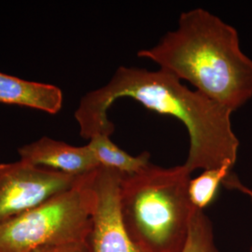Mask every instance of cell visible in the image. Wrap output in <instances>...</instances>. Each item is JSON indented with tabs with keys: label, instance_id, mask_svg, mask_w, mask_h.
I'll list each match as a JSON object with an SVG mask.
<instances>
[{
	"label": "cell",
	"instance_id": "cell-4",
	"mask_svg": "<svg viewBox=\"0 0 252 252\" xmlns=\"http://www.w3.org/2000/svg\"><path fill=\"white\" fill-rule=\"evenodd\" d=\"M89 174L81 176L71 189L0 222V252H36L49 246L89 240L94 207Z\"/></svg>",
	"mask_w": 252,
	"mask_h": 252
},
{
	"label": "cell",
	"instance_id": "cell-6",
	"mask_svg": "<svg viewBox=\"0 0 252 252\" xmlns=\"http://www.w3.org/2000/svg\"><path fill=\"white\" fill-rule=\"evenodd\" d=\"M123 174L98 167L89 174L94 193L92 252H143L135 245L123 224L120 210V184Z\"/></svg>",
	"mask_w": 252,
	"mask_h": 252
},
{
	"label": "cell",
	"instance_id": "cell-1",
	"mask_svg": "<svg viewBox=\"0 0 252 252\" xmlns=\"http://www.w3.org/2000/svg\"><path fill=\"white\" fill-rule=\"evenodd\" d=\"M121 98L135 100L185 126L189 147L183 165L190 174L236 162L239 140L232 127L233 111L190 90L162 69L120 66L105 86L81 98L74 114L80 135L89 140L96 135L111 136L115 127L108 119V110Z\"/></svg>",
	"mask_w": 252,
	"mask_h": 252
},
{
	"label": "cell",
	"instance_id": "cell-10",
	"mask_svg": "<svg viewBox=\"0 0 252 252\" xmlns=\"http://www.w3.org/2000/svg\"><path fill=\"white\" fill-rule=\"evenodd\" d=\"M234 165L224 164L216 168H210L196 177L190 179L188 193L192 206L204 211L216 198L220 186L223 183L227 176L232 172Z\"/></svg>",
	"mask_w": 252,
	"mask_h": 252
},
{
	"label": "cell",
	"instance_id": "cell-13",
	"mask_svg": "<svg viewBox=\"0 0 252 252\" xmlns=\"http://www.w3.org/2000/svg\"><path fill=\"white\" fill-rule=\"evenodd\" d=\"M222 185L228 189H234V190H237L245 195H247L249 198L251 199L252 204V188L246 186L234 173L231 172L227 176L225 180H223ZM250 252H252V246L250 250Z\"/></svg>",
	"mask_w": 252,
	"mask_h": 252
},
{
	"label": "cell",
	"instance_id": "cell-11",
	"mask_svg": "<svg viewBox=\"0 0 252 252\" xmlns=\"http://www.w3.org/2000/svg\"><path fill=\"white\" fill-rule=\"evenodd\" d=\"M182 252H219L212 223L204 211L197 209L192 217Z\"/></svg>",
	"mask_w": 252,
	"mask_h": 252
},
{
	"label": "cell",
	"instance_id": "cell-9",
	"mask_svg": "<svg viewBox=\"0 0 252 252\" xmlns=\"http://www.w3.org/2000/svg\"><path fill=\"white\" fill-rule=\"evenodd\" d=\"M87 145L101 167L115 170L123 175H133L152 163L151 153L144 152L133 156L115 144L109 135H94Z\"/></svg>",
	"mask_w": 252,
	"mask_h": 252
},
{
	"label": "cell",
	"instance_id": "cell-5",
	"mask_svg": "<svg viewBox=\"0 0 252 252\" xmlns=\"http://www.w3.org/2000/svg\"><path fill=\"white\" fill-rule=\"evenodd\" d=\"M80 177L36 166L22 160L0 163V222L71 189Z\"/></svg>",
	"mask_w": 252,
	"mask_h": 252
},
{
	"label": "cell",
	"instance_id": "cell-8",
	"mask_svg": "<svg viewBox=\"0 0 252 252\" xmlns=\"http://www.w3.org/2000/svg\"><path fill=\"white\" fill-rule=\"evenodd\" d=\"M0 103L56 114L63 106V93L55 85L26 81L0 72Z\"/></svg>",
	"mask_w": 252,
	"mask_h": 252
},
{
	"label": "cell",
	"instance_id": "cell-2",
	"mask_svg": "<svg viewBox=\"0 0 252 252\" xmlns=\"http://www.w3.org/2000/svg\"><path fill=\"white\" fill-rule=\"evenodd\" d=\"M137 56L233 112L252 97V60L242 52L236 29L207 9L182 12L175 30Z\"/></svg>",
	"mask_w": 252,
	"mask_h": 252
},
{
	"label": "cell",
	"instance_id": "cell-12",
	"mask_svg": "<svg viewBox=\"0 0 252 252\" xmlns=\"http://www.w3.org/2000/svg\"><path fill=\"white\" fill-rule=\"evenodd\" d=\"M36 252H92L90 239L87 241L71 242L49 246L40 249Z\"/></svg>",
	"mask_w": 252,
	"mask_h": 252
},
{
	"label": "cell",
	"instance_id": "cell-7",
	"mask_svg": "<svg viewBox=\"0 0 252 252\" xmlns=\"http://www.w3.org/2000/svg\"><path fill=\"white\" fill-rule=\"evenodd\" d=\"M18 153L22 161L75 177L100 167L88 145L73 146L48 136L19 148Z\"/></svg>",
	"mask_w": 252,
	"mask_h": 252
},
{
	"label": "cell",
	"instance_id": "cell-3",
	"mask_svg": "<svg viewBox=\"0 0 252 252\" xmlns=\"http://www.w3.org/2000/svg\"><path fill=\"white\" fill-rule=\"evenodd\" d=\"M189 173L183 164L161 167L150 163L123 175L120 210L131 240L143 252H182L197 210L188 193Z\"/></svg>",
	"mask_w": 252,
	"mask_h": 252
}]
</instances>
